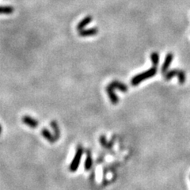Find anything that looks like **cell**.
<instances>
[{
    "label": "cell",
    "mask_w": 190,
    "mask_h": 190,
    "mask_svg": "<svg viewBox=\"0 0 190 190\" xmlns=\"http://www.w3.org/2000/svg\"><path fill=\"white\" fill-rule=\"evenodd\" d=\"M100 143H101V145L104 147V148H107V149H110L112 148V143L113 142H110V143H107L106 138L105 136H101L100 137Z\"/></svg>",
    "instance_id": "14"
},
{
    "label": "cell",
    "mask_w": 190,
    "mask_h": 190,
    "mask_svg": "<svg viewBox=\"0 0 190 190\" xmlns=\"http://www.w3.org/2000/svg\"><path fill=\"white\" fill-rule=\"evenodd\" d=\"M109 86H111L112 88H113V89H117L119 90H120V91H122V92H128V86H127L125 84L122 83V82H120L119 81H116V80H115V81H113L112 82H110V84H109Z\"/></svg>",
    "instance_id": "8"
},
{
    "label": "cell",
    "mask_w": 190,
    "mask_h": 190,
    "mask_svg": "<svg viewBox=\"0 0 190 190\" xmlns=\"http://www.w3.org/2000/svg\"><path fill=\"white\" fill-rule=\"evenodd\" d=\"M92 19H93V18H92L91 16H87V17H86L85 18H83V19L80 21L79 23L78 24V25H77L78 30L80 31V30H82V29H83L84 28H85L86 26L88 25V24H90V22H91Z\"/></svg>",
    "instance_id": "10"
},
{
    "label": "cell",
    "mask_w": 190,
    "mask_h": 190,
    "mask_svg": "<svg viewBox=\"0 0 190 190\" xmlns=\"http://www.w3.org/2000/svg\"><path fill=\"white\" fill-rule=\"evenodd\" d=\"M14 11V8L11 6H0V14H11Z\"/></svg>",
    "instance_id": "13"
},
{
    "label": "cell",
    "mask_w": 190,
    "mask_h": 190,
    "mask_svg": "<svg viewBox=\"0 0 190 190\" xmlns=\"http://www.w3.org/2000/svg\"><path fill=\"white\" fill-rule=\"evenodd\" d=\"M151 60L152 61V64H154V66H158V64L159 63V55L157 53H153L151 55Z\"/></svg>",
    "instance_id": "15"
},
{
    "label": "cell",
    "mask_w": 190,
    "mask_h": 190,
    "mask_svg": "<svg viewBox=\"0 0 190 190\" xmlns=\"http://www.w3.org/2000/svg\"><path fill=\"white\" fill-rule=\"evenodd\" d=\"M2 125L0 124V135L2 133Z\"/></svg>",
    "instance_id": "16"
},
{
    "label": "cell",
    "mask_w": 190,
    "mask_h": 190,
    "mask_svg": "<svg viewBox=\"0 0 190 190\" xmlns=\"http://www.w3.org/2000/svg\"><path fill=\"white\" fill-rule=\"evenodd\" d=\"M156 73H157V67L154 66L153 68H150L149 70L147 71L143 72L141 74L137 75L132 78V80H131V85L133 86H136L139 85L144 80L154 77L156 75Z\"/></svg>",
    "instance_id": "1"
},
{
    "label": "cell",
    "mask_w": 190,
    "mask_h": 190,
    "mask_svg": "<svg viewBox=\"0 0 190 190\" xmlns=\"http://www.w3.org/2000/svg\"><path fill=\"white\" fill-rule=\"evenodd\" d=\"M106 92H107V93H108V95H109V99H110L112 104H113V105H116V104L119 102V98H118V97L116 95V93H115L114 89L108 85L106 86Z\"/></svg>",
    "instance_id": "7"
},
{
    "label": "cell",
    "mask_w": 190,
    "mask_h": 190,
    "mask_svg": "<svg viewBox=\"0 0 190 190\" xmlns=\"http://www.w3.org/2000/svg\"><path fill=\"white\" fill-rule=\"evenodd\" d=\"M50 125L53 128V132H54V136L56 138V140H58L60 137V130L59 128L58 123L56 120H52L50 122Z\"/></svg>",
    "instance_id": "12"
},
{
    "label": "cell",
    "mask_w": 190,
    "mask_h": 190,
    "mask_svg": "<svg viewBox=\"0 0 190 190\" xmlns=\"http://www.w3.org/2000/svg\"><path fill=\"white\" fill-rule=\"evenodd\" d=\"M21 121H22L24 124L29 126L30 128H36L39 125L38 120H37L36 119L32 117V116H28V115H25V116H22Z\"/></svg>",
    "instance_id": "4"
},
{
    "label": "cell",
    "mask_w": 190,
    "mask_h": 190,
    "mask_svg": "<svg viewBox=\"0 0 190 190\" xmlns=\"http://www.w3.org/2000/svg\"><path fill=\"white\" fill-rule=\"evenodd\" d=\"M97 33H98V29L97 28H91V29H83L79 32V35L82 37H90V36L97 35Z\"/></svg>",
    "instance_id": "5"
},
{
    "label": "cell",
    "mask_w": 190,
    "mask_h": 190,
    "mask_svg": "<svg viewBox=\"0 0 190 190\" xmlns=\"http://www.w3.org/2000/svg\"><path fill=\"white\" fill-rule=\"evenodd\" d=\"M83 152H84L83 148H82L81 145L78 146L74 159H73L71 163L70 166H69V170H70L71 172H75V171L78 170V168L79 166L82 155L83 154Z\"/></svg>",
    "instance_id": "3"
},
{
    "label": "cell",
    "mask_w": 190,
    "mask_h": 190,
    "mask_svg": "<svg viewBox=\"0 0 190 190\" xmlns=\"http://www.w3.org/2000/svg\"><path fill=\"white\" fill-rule=\"evenodd\" d=\"M92 165H93V160H92L91 152L90 150L86 151V159L85 162V170H90L91 169Z\"/></svg>",
    "instance_id": "11"
},
{
    "label": "cell",
    "mask_w": 190,
    "mask_h": 190,
    "mask_svg": "<svg viewBox=\"0 0 190 190\" xmlns=\"http://www.w3.org/2000/svg\"><path fill=\"white\" fill-rule=\"evenodd\" d=\"M173 59H174V55H173L172 53H168V54L166 55L165 61H164V63H163V67H162V73H163V75H165L167 72V70H168L170 65V64L172 63Z\"/></svg>",
    "instance_id": "6"
},
{
    "label": "cell",
    "mask_w": 190,
    "mask_h": 190,
    "mask_svg": "<svg viewBox=\"0 0 190 190\" xmlns=\"http://www.w3.org/2000/svg\"><path fill=\"white\" fill-rule=\"evenodd\" d=\"M174 76H177V77L178 78V80H179V83L181 85H183L185 83V71L181 70H178V69H173V70L169 71H167L165 75H164V79H165L166 81H169L171 79L174 77Z\"/></svg>",
    "instance_id": "2"
},
{
    "label": "cell",
    "mask_w": 190,
    "mask_h": 190,
    "mask_svg": "<svg viewBox=\"0 0 190 190\" xmlns=\"http://www.w3.org/2000/svg\"><path fill=\"white\" fill-rule=\"evenodd\" d=\"M41 135H42L43 137L45 138V139H46V140H48L49 143H51V144H54L55 142L57 141L54 135H53V134L51 133L50 131H49V129H47V128H43L42 130H41Z\"/></svg>",
    "instance_id": "9"
}]
</instances>
